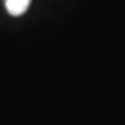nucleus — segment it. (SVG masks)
<instances>
[{
  "instance_id": "f257e3e1",
  "label": "nucleus",
  "mask_w": 125,
  "mask_h": 125,
  "mask_svg": "<svg viewBox=\"0 0 125 125\" xmlns=\"http://www.w3.org/2000/svg\"><path fill=\"white\" fill-rule=\"evenodd\" d=\"M31 0H5V7L11 16H20L29 8Z\"/></svg>"
}]
</instances>
